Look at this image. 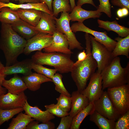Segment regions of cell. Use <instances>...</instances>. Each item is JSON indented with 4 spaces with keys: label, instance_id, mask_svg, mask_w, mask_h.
I'll return each mask as SVG.
<instances>
[{
    "label": "cell",
    "instance_id": "obj_48",
    "mask_svg": "<svg viewBox=\"0 0 129 129\" xmlns=\"http://www.w3.org/2000/svg\"><path fill=\"white\" fill-rule=\"evenodd\" d=\"M70 1L72 10L73 8L76 5L75 4V0H70Z\"/></svg>",
    "mask_w": 129,
    "mask_h": 129
},
{
    "label": "cell",
    "instance_id": "obj_22",
    "mask_svg": "<svg viewBox=\"0 0 129 129\" xmlns=\"http://www.w3.org/2000/svg\"><path fill=\"white\" fill-rule=\"evenodd\" d=\"M11 25L16 32L27 40L39 33L35 27L30 25L21 19L18 21Z\"/></svg>",
    "mask_w": 129,
    "mask_h": 129
},
{
    "label": "cell",
    "instance_id": "obj_31",
    "mask_svg": "<svg viewBox=\"0 0 129 129\" xmlns=\"http://www.w3.org/2000/svg\"><path fill=\"white\" fill-rule=\"evenodd\" d=\"M23 110V108L11 109H3L0 108V126L14 116Z\"/></svg>",
    "mask_w": 129,
    "mask_h": 129
},
{
    "label": "cell",
    "instance_id": "obj_32",
    "mask_svg": "<svg viewBox=\"0 0 129 129\" xmlns=\"http://www.w3.org/2000/svg\"><path fill=\"white\" fill-rule=\"evenodd\" d=\"M63 76L58 73H56L51 79L55 85V90L60 94L71 96V94L66 89L62 81Z\"/></svg>",
    "mask_w": 129,
    "mask_h": 129
},
{
    "label": "cell",
    "instance_id": "obj_43",
    "mask_svg": "<svg viewBox=\"0 0 129 129\" xmlns=\"http://www.w3.org/2000/svg\"><path fill=\"white\" fill-rule=\"evenodd\" d=\"M87 54L85 50L80 52L78 55V60L75 62L74 63L73 65H75L80 62L83 61L85 59L86 57Z\"/></svg>",
    "mask_w": 129,
    "mask_h": 129
},
{
    "label": "cell",
    "instance_id": "obj_37",
    "mask_svg": "<svg viewBox=\"0 0 129 129\" xmlns=\"http://www.w3.org/2000/svg\"><path fill=\"white\" fill-rule=\"evenodd\" d=\"M129 129V110L121 115L115 122V129Z\"/></svg>",
    "mask_w": 129,
    "mask_h": 129
},
{
    "label": "cell",
    "instance_id": "obj_7",
    "mask_svg": "<svg viewBox=\"0 0 129 129\" xmlns=\"http://www.w3.org/2000/svg\"><path fill=\"white\" fill-rule=\"evenodd\" d=\"M54 19L57 30L65 35L69 43V49L71 50L75 49H83L84 48L71 29L70 25L71 20L69 13L62 12L59 18H57L55 17Z\"/></svg>",
    "mask_w": 129,
    "mask_h": 129
},
{
    "label": "cell",
    "instance_id": "obj_23",
    "mask_svg": "<svg viewBox=\"0 0 129 129\" xmlns=\"http://www.w3.org/2000/svg\"><path fill=\"white\" fill-rule=\"evenodd\" d=\"M97 22L99 27L108 32L113 31L121 37H125L129 35V28L119 25L116 20L110 22L98 19Z\"/></svg>",
    "mask_w": 129,
    "mask_h": 129
},
{
    "label": "cell",
    "instance_id": "obj_33",
    "mask_svg": "<svg viewBox=\"0 0 129 129\" xmlns=\"http://www.w3.org/2000/svg\"><path fill=\"white\" fill-rule=\"evenodd\" d=\"M32 70L37 73L44 75L52 79L56 73L57 70L55 69L48 68L43 66L42 65L33 62L32 64Z\"/></svg>",
    "mask_w": 129,
    "mask_h": 129
},
{
    "label": "cell",
    "instance_id": "obj_4",
    "mask_svg": "<svg viewBox=\"0 0 129 129\" xmlns=\"http://www.w3.org/2000/svg\"><path fill=\"white\" fill-rule=\"evenodd\" d=\"M71 55L37 51L32 56L31 59L35 63L53 67L57 71L65 73L70 72L74 63L71 59Z\"/></svg>",
    "mask_w": 129,
    "mask_h": 129
},
{
    "label": "cell",
    "instance_id": "obj_30",
    "mask_svg": "<svg viewBox=\"0 0 129 129\" xmlns=\"http://www.w3.org/2000/svg\"><path fill=\"white\" fill-rule=\"evenodd\" d=\"M52 6L53 14L55 17L60 12L66 11L69 13L72 11L70 0H53Z\"/></svg>",
    "mask_w": 129,
    "mask_h": 129
},
{
    "label": "cell",
    "instance_id": "obj_42",
    "mask_svg": "<svg viewBox=\"0 0 129 129\" xmlns=\"http://www.w3.org/2000/svg\"><path fill=\"white\" fill-rule=\"evenodd\" d=\"M18 1L20 4H23L24 3H38L40 2L39 0H0V2L7 3L10 2L11 0Z\"/></svg>",
    "mask_w": 129,
    "mask_h": 129
},
{
    "label": "cell",
    "instance_id": "obj_44",
    "mask_svg": "<svg viewBox=\"0 0 129 129\" xmlns=\"http://www.w3.org/2000/svg\"><path fill=\"white\" fill-rule=\"evenodd\" d=\"M86 4H91L97 8V6L95 5L93 0H78L76 5L81 7L83 5Z\"/></svg>",
    "mask_w": 129,
    "mask_h": 129
},
{
    "label": "cell",
    "instance_id": "obj_38",
    "mask_svg": "<svg viewBox=\"0 0 129 129\" xmlns=\"http://www.w3.org/2000/svg\"><path fill=\"white\" fill-rule=\"evenodd\" d=\"M98 0L100 4L98 6H97V10L101 12L104 13L108 17L111 18L112 15L109 0Z\"/></svg>",
    "mask_w": 129,
    "mask_h": 129
},
{
    "label": "cell",
    "instance_id": "obj_10",
    "mask_svg": "<svg viewBox=\"0 0 129 129\" xmlns=\"http://www.w3.org/2000/svg\"><path fill=\"white\" fill-rule=\"evenodd\" d=\"M89 80L88 85L81 93L88 99L90 103L98 100L103 91L100 73L97 71L91 75Z\"/></svg>",
    "mask_w": 129,
    "mask_h": 129
},
{
    "label": "cell",
    "instance_id": "obj_6",
    "mask_svg": "<svg viewBox=\"0 0 129 129\" xmlns=\"http://www.w3.org/2000/svg\"><path fill=\"white\" fill-rule=\"evenodd\" d=\"M91 46V54L97 64V71L101 73L102 71L111 63L113 58L112 51L99 42L94 37L89 35Z\"/></svg>",
    "mask_w": 129,
    "mask_h": 129
},
{
    "label": "cell",
    "instance_id": "obj_18",
    "mask_svg": "<svg viewBox=\"0 0 129 129\" xmlns=\"http://www.w3.org/2000/svg\"><path fill=\"white\" fill-rule=\"evenodd\" d=\"M71 106L69 115L73 118L89 104L88 99L78 90L72 92L71 95Z\"/></svg>",
    "mask_w": 129,
    "mask_h": 129
},
{
    "label": "cell",
    "instance_id": "obj_26",
    "mask_svg": "<svg viewBox=\"0 0 129 129\" xmlns=\"http://www.w3.org/2000/svg\"><path fill=\"white\" fill-rule=\"evenodd\" d=\"M90 120L99 129H115V121L107 118L95 111L90 115Z\"/></svg>",
    "mask_w": 129,
    "mask_h": 129
},
{
    "label": "cell",
    "instance_id": "obj_28",
    "mask_svg": "<svg viewBox=\"0 0 129 129\" xmlns=\"http://www.w3.org/2000/svg\"><path fill=\"white\" fill-rule=\"evenodd\" d=\"M35 120L34 118L22 112L13 118L7 129H26L27 126L31 121Z\"/></svg>",
    "mask_w": 129,
    "mask_h": 129
},
{
    "label": "cell",
    "instance_id": "obj_3",
    "mask_svg": "<svg viewBox=\"0 0 129 129\" xmlns=\"http://www.w3.org/2000/svg\"><path fill=\"white\" fill-rule=\"evenodd\" d=\"M102 90L129 84V62L122 67L120 59L114 58L111 63L101 72Z\"/></svg>",
    "mask_w": 129,
    "mask_h": 129
},
{
    "label": "cell",
    "instance_id": "obj_17",
    "mask_svg": "<svg viewBox=\"0 0 129 129\" xmlns=\"http://www.w3.org/2000/svg\"><path fill=\"white\" fill-rule=\"evenodd\" d=\"M102 14L97 10H86L83 9L81 6L76 5L72 9L69 16L72 21L83 22L85 20L89 18H99Z\"/></svg>",
    "mask_w": 129,
    "mask_h": 129
},
{
    "label": "cell",
    "instance_id": "obj_2",
    "mask_svg": "<svg viewBox=\"0 0 129 129\" xmlns=\"http://www.w3.org/2000/svg\"><path fill=\"white\" fill-rule=\"evenodd\" d=\"M86 57L85 59L75 65H73L71 71V77L81 92L86 86L88 81L95 72L97 64L91 54V46L89 34L86 33Z\"/></svg>",
    "mask_w": 129,
    "mask_h": 129
},
{
    "label": "cell",
    "instance_id": "obj_27",
    "mask_svg": "<svg viewBox=\"0 0 129 129\" xmlns=\"http://www.w3.org/2000/svg\"><path fill=\"white\" fill-rule=\"evenodd\" d=\"M95 110L94 102L90 103L84 109L77 114L73 118L70 129H79L80 125L84 118L90 115Z\"/></svg>",
    "mask_w": 129,
    "mask_h": 129
},
{
    "label": "cell",
    "instance_id": "obj_45",
    "mask_svg": "<svg viewBox=\"0 0 129 129\" xmlns=\"http://www.w3.org/2000/svg\"><path fill=\"white\" fill-rule=\"evenodd\" d=\"M5 66L0 61V85L2 84L6 76L4 73V70Z\"/></svg>",
    "mask_w": 129,
    "mask_h": 129
},
{
    "label": "cell",
    "instance_id": "obj_25",
    "mask_svg": "<svg viewBox=\"0 0 129 129\" xmlns=\"http://www.w3.org/2000/svg\"><path fill=\"white\" fill-rule=\"evenodd\" d=\"M115 40L117 43L113 50L112 52V57L114 58L120 55L125 56L129 58V35L124 38L118 37Z\"/></svg>",
    "mask_w": 129,
    "mask_h": 129
},
{
    "label": "cell",
    "instance_id": "obj_34",
    "mask_svg": "<svg viewBox=\"0 0 129 129\" xmlns=\"http://www.w3.org/2000/svg\"><path fill=\"white\" fill-rule=\"evenodd\" d=\"M56 104L59 107L65 112H68L70 110L72 103L71 96L61 94L59 97L56 98Z\"/></svg>",
    "mask_w": 129,
    "mask_h": 129
},
{
    "label": "cell",
    "instance_id": "obj_1",
    "mask_svg": "<svg viewBox=\"0 0 129 129\" xmlns=\"http://www.w3.org/2000/svg\"><path fill=\"white\" fill-rule=\"evenodd\" d=\"M27 42L12 28L10 24L1 23L0 32V49L6 60V66L18 61V56L23 53Z\"/></svg>",
    "mask_w": 129,
    "mask_h": 129
},
{
    "label": "cell",
    "instance_id": "obj_39",
    "mask_svg": "<svg viewBox=\"0 0 129 129\" xmlns=\"http://www.w3.org/2000/svg\"><path fill=\"white\" fill-rule=\"evenodd\" d=\"M73 118L69 115L61 117L60 124L57 129H70Z\"/></svg>",
    "mask_w": 129,
    "mask_h": 129
},
{
    "label": "cell",
    "instance_id": "obj_8",
    "mask_svg": "<svg viewBox=\"0 0 129 129\" xmlns=\"http://www.w3.org/2000/svg\"><path fill=\"white\" fill-rule=\"evenodd\" d=\"M74 32H82L90 34L94 36L95 39L104 46L109 51H112L115 48L117 42L109 37L107 32H98L87 27L83 22H78L74 23L70 27Z\"/></svg>",
    "mask_w": 129,
    "mask_h": 129
},
{
    "label": "cell",
    "instance_id": "obj_41",
    "mask_svg": "<svg viewBox=\"0 0 129 129\" xmlns=\"http://www.w3.org/2000/svg\"><path fill=\"white\" fill-rule=\"evenodd\" d=\"M117 14L118 17H123L128 15L129 10L125 8H121L117 11Z\"/></svg>",
    "mask_w": 129,
    "mask_h": 129
},
{
    "label": "cell",
    "instance_id": "obj_15",
    "mask_svg": "<svg viewBox=\"0 0 129 129\" xmlns=\"http://www.w3.org/2000/svg\"><path fill=\"white\" fill-rule=\"evenodd\" d=\"M55 16L53 14H50L42 11L40 19L35 27L38 33L53 35L57 31Z\"/></svg>",
    "mask_w": 129,
    "mask_h": 129
},
{
    "label": "cell",
    "instance_id": "obj_9",
    "mask_svg": "<svg viewBox=\"0 0 129 129\" xmlns=\"http://www.w3.org/2000/svg\"><path fill=\"white\" fill-rule=\"evenodd\" d=\"M94 103L95 111L108 119L115 121L121 116L114 106L106 91H103Z\"/></svg>",
    "mask_w": 129,
    "mask_h": 129
},
{
    "label": "cell",
    "instance_id": "obj_40",
    "mask_svg": "<svg viewBox=\"0 0 129 129\" xmlns=\"http://www.w3.org/2000/svg\"><path fill=\"white\" fill-rule=\"evenodd\" d=\"M112 4L121 7L125 8L129 10V0H111Z\"/></svg>",
    "mask_w": 129,
    "mask_h": 129
},
{
    "label": "cell",
    "instance_id": "obj_13",
    "mask_svg": "<svg viewBox=\"0 0 129 129\" xmlns=\"http://www.w3.org/2000/svg\"><path fill=\"white\" fill-rule=\"evenodd\" d=\"M27 100L24 92L18 95L8 92L0 97V108L11 109L23 108Z\"/></svg>",
    "mask_w": 129,
    "mask_h": 129
},
{
    "label": "cell",
    "instance_id": "obj_11",
    "mask_svg": "<svg viewBox=\"0 0 129 129\" xmlns=\"http://www.w3.org/2000/svg\"><path fill=\"white\" fill-rule=\"evenodd\" d=\"M52 35L39 33L27 40L23 53L28 55L35 51H41L42 49L48 46L52 40Z\"/></svg>",
    "mask_w": 129,
    "mask_h": 129
},
{
    "label": "cell",
    "instance_id": "obj_19",
    "mask_svg": "<svg viewBox=\"0 0 129 129\" xmlns=\"http://www.w3.org/2000/svg\"><path fill=\"white\" fill-rule=\"evenodd\" d=\"M22 78L27 88L33 91L39 89L41 85L43 83L52 82L51 79L36 73H32L28 75L24 76Z\"/></svg>",
    "mask_w": 129,
    "mask_h": 129
},
{
    "label": "cell",
    "instance_id": "obj_24",
    "mask_svg": "<svg viewBox=\"0 0 129 129\" xmlns=\"http://www.w3.org/2000/svg\"><path fill=\"white\" fill-rule=\"evenodd\" d=\"M16 10L21 20L34 27L38 23L42 12V11L33 9H18Z\"/></svg>",
    "mask_w": 129,
    "mask_h": 129
},
{
    "label": "cell",
    "instance_id": "obj_12",
    "mask_svg": "<svg viewBox=\"0 0 129 129\" xmlns=\"http://www.w3.org/2000/svg\"><path fill=\"white\" fill-rule=\"evenodd\" d=\"M52 42L44 48L45 52H58L71 54L73 53L69 48V43L65 35L57 30L52 35Z\"/></svg>",
    "mask_w": 129,
    "mask_h": 129
},
{
    "label": "cell",
    "instance_id": "obj_29",
    "mask_svg": "<svg viewBox=\"0 0 129 129\" xmlns=\"http://www.w3.org/2000/svg\"><path fill=\"white\" fill-rule=\"evenodd\" d=\"M20 19L16 10L7 7H3L0 9V22L1 23L11 25Z\"/></svg>",
    "mask_w": 129,
    "mask_h": 129
},
{
    "label": "cell",
    "instance_id": "obj_20",
    "mask_svg": "<svg viewBox=\"0 0 129 129\" xmlns=\"http://www.w3.org/2000/svg\"><path fill=\"white\" fill-rule=\"evenodd\" d=\"M2 86L12 94L18 95L26 90L27 87L22 78L17 74L9 80L5 79Z\"/></svg>",
    "mask_w": 129,
    "mask_h": 129
},
{
    "label": "cell",
    "instance_id": "obj_14",
    "mask_svg": "<svg viewBox=\"0 0 129 129\" xmlns=\"http://www.w3.org/2000/svg\"><path fill=\"white\" fill-rule=\"evenodd\" d=\"M33 62L31 59H30L18 61L12 65L5 66L4 74L6 75L18 73L22 74L24 76L28 75L32 73V64Z\"/></svg>",
    "mask_w": 129,
    "mask_h": 129
},
{
    "label": "cell",
    "instance_id": "obj_46",
    "mask_svg": "<svg viewBox=\"0 0 129 129\" xmlns=\"http://www.w3.org/2000/svg\"><path fill=\"white\" fill-rule=\"evenodd\" d=\"M53 0H39L40 2H45L49 10L53 12L52 3Z\"/></svg>",
    "mask_w": 129,
    "mask_h": 129
},
{
    "label": "cell",
    "instance_id": "obj_36",
    "mask_svg": "<svg viewBox=\"0 0 129 129\" xmlns=\"http://www.w3.org/2000/svg\"><path fill=\"white\" fill-rule=\"evenodd\" d=\"M46 110L50 113L58 117L61 118L69 115V113L65 112L56 104H52L44 106Z\"/></svg>",
    "mask_w": 129,
    "mask_h": 129
},
{
    "label": "cell",
    "instance_id": "obj_16",
    "mask_svg": "<svg viewBox=\"0 0 129 129\" xmlns=\"http://www.w3.org/2000/svg\"><path fill=\"white\" fill-rule=\"evenodd\" d=\"M23 108L26 114L39 122L46 123L55 118L54 115L50 113L47 110L42 111L36 106H31L27 100Z\"/></svg>",
    "mask_w": 129,
    "mask_h": 129
},
{
    "label": "cell",
    "instance_id": "obj_5",
    "mask_svg": "<svg viewBox=\"0 0 129 129\" xmlns=\"http://www.w3.org/2000/svg\"><path fill=\"white\" fill-rule=\"evenodd\" d=\"M108 96L120 115L129 110V84L107 89Z\"/></svg>",
    "mask_w": 129,
    "mask_h": 129
},
{
    "label": "cell",
    "instance_id": "obj_47",
    "mask_svg": "<svg viewBox=\"0 0 129 129\" xmlns=\"http://www.w3.org/2000/svg\"><path fill=\"white\" fill-rule=\"evenodd\" d=\"M6 89L5 88H3L2 86L0 85V97L2 95L6 94Z\"/></svg>",
    "mask_w": 129,
    "mask_h": 129
},
{
    "label": "cell",
    "instance_id": "obj_35",
    "mask_svg": "<svg viewBox=\"0 0 129 129\" xmlns=\"http://www.w3.org/2000/svg\"><path fill=\"white\" fill-rule=\"evenodd\" d=\"M39 123V121H32L28 124L26 129H54L55 128L54 124L50 121L40 124Z\"/></svg>",
    "mask_w": 129,
    "mask_h": 129
},
{
    "label": "cell",
    "instance_id": "obj_21",
    "mask_svg": "<svg viewBox=\"0 0 129 129\" xmlns=\"http://www.w3.org/2000/svg\"><path fill=\"white\" fill-rule=\"evenodd\" d=\"M4 7H8L15 10L18 9H33L45 12L50 14H53V12L49 10L47 5L44 2L29 3L16 4L10 2L7 3L0 2V9Z\"/></svg>",
    "mask_w": 129,
    "mask_h": 129
}]
</instances>
